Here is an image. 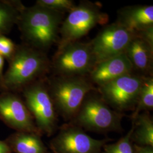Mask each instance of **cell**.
<instances>
[{"mask_svg":"<svg viewBox=\"0 0 153 153\" xmlns=\"http://www.w3.org/2000/svg\"><path fill=\"white\" fill-rule=\"evenodd\" d=\"M133 67L126 53L115 56L97 63L90 73L92 83L100 86L116 79L132 73Z\"/></svg>","mask_w":153,"mask_h":153,"instance_id":"7c38bea8","label":"cell"},{"mask_svg":"<svg viewBox=\"0 0 153 153\" xmlns=\"http://www.w3.org/2000/svg\"><path fill=\"white\" fill-rule=\"evenodd\" d=\"M47 83L55 107L67 119L76 115L87 95L95 88L85 76H56Z\"/></svg>","mask_w":153,"mask_h":153,"instance_id":"3957f363","label":"cell"},{"mask_svg":"<svg viewBox=\"0 0 153 153\" xmlns=\"http://www.w3.org/2000/svg\"><path fill=\"white\" fill-rule=\"evenodd\" d=\"M116 22L133 35L153 26V6H126L118 11Z\"/></svg>","mask_w":153,"mask_h":153,"instance_id":"4fadbf2b","label":"cell"},{"mask_svg":"<svg viewBox=\"0 0 153 153\" xmlns=\"http://www.w3.org/2000/svg\"><path fill=\"white\" fill-rule=\"evenodd\" d=\"M17 44L6 35H0V55L8 61L11 60L15 53Z\"/></svg>","mask_w":153,"mask_h":153,"instance_id":"44dd1931","label":"cell"},{"mask_svg":"<svg viewBox=\"0 0 153 153\" xmlns=\"http://www.w3.org/2000/svg\"><path fill=\"white\" fill-rule=\"evenodd\" d=\"M134 35L142 39L151 48L153 49V26L146 28Z\"/></svg>","mask_w":153,"mask_h":153,"instance_id":"7402d4cb","label":"cell"},{"mask_svg":"<svg viewBox=\"0 0 153 153\" xmlns=\"http://www.w3.org/2000/svg\"><path fill=\"white\" fill-rule=\"evenodd\" d=\"M123 115L111 108L101 98L86 97L76 113V120L79 126L95 131L120 130Z\"/></svg>","mask_w":153,"mask_h":153,"instance_id":"52a82bcc","label":"cell"},{"mask_svg":"<svg viewBox=\"0 0 153 153\" xmlns=\"http://www.w3.org/2000/svg\"><path fill=\"white\" fill-rule=\"evenodd\" d=\"M4 59L0 55V92H4L5 88L4 86Z\"/></svg>","mask_w":153,"mask_h":153,"instance_id":"603a6c76","label":"cell"},{"mask_svg":"<svg viewBox=\"0 0 153 153\" xmlns=\"http://www.w3.org/2000/svg\"><path fill=\"white\" fill-rule=\"evenodd\" d=\"M0 119L19 132L36 134L39 131L25 102L16 93H0Z\"/></svg>","mask_w":153,"mask_h":153,"instance_id":"8fae6325","label":"cell"},{"mask_svg":"<svg viewBox=\"0 0 153 153\" xmlns=\"http://www.w3.org/2000/svg\"><path fill=\"white\" fill-rule=\"evenodd\" d=\"M95 65L90 43L78 41L58 47L51 69L56 76H84L90 74Z\"/></svg>","mask_w":153,"mask_h":153,"instance_id":"5b68a950","label":"cell"},{"mask_svg":"<svg viewBox=\"0 0 153 153\" xmlns=\"http://www.w3.org/2000/svg\"><path fill=\"white\" fill-rule=\"evenodd\" d=\"M153 108V78L146 76L139 93L137 104L132 119L135 118L143 111H149Z\"/></svg>","mask_w":153,"mask_h":153,"instance_id":"ac0fdd59","label":"cell"},{"mask_svg":"<svg viewBox=\"0 0 153 153\" xmlns=\"http://www.w3.org/2000/svg\"><path fill=\"white\" fill-rule=\"evenodd\" d=\"M24 6L20 1L0 0V35H6L16 25Z\"/></svg>","mask_w":153,"mask_h":153,"instance_id":"2e32d148","label":"cell"},{"mask_svg":"<svg viewBox=\"0 0 153 153\" xmlns=\"http://www.w3.org/2000/svg\"><path fill=\"white\" fill-rule=\"evenodd\" d=\"M63 16L36 4L25 6L16 23L23 43L45 52L59 42Z\"/></svg>","mask_w":153,"mask_h":153,"instance_id":"6da1fadb","label":"cell"},{"mask_svg":"<svg viewBox=\"0 0 153 153\" xmlns=\"http://www.w3.org/2000/svg\"><path fill=\"white\" fill-rule=\"evenodd\" d=\"M145 76L131 73L98 86L101 98L117 112L134 109Z\"/></svg>","mask_w":153,"mask_h":153,"instance_id":"ba28073f","label":"cell"},{"mask_svg":"<svg viewBox=\"0 0 153 153\" xmlns=\"http://www.w3.org/2000/svg\"><path fill=\"white\" fill-rule=\"evenodd\" d=\"M106 142L90 137L78 126H67L52 141V148L55 153H100Z\"/></svg>","mask_w":153,"mask_h":153,"instance_id":"30bf717a","label":"cell"},{"mask_svg":"<svg viewBox=\"0 0 153 153\" xmlns=\"http://www.w3.org/2000/svg\"><path fill=\"white\" fill-rule=\"evenodd\" d=\"M108 21V15L97 4L90 2H81L69 13L62 22L58 47L78 42L96 26L104 25Z\"/></svg>","mask_w":153,"mask_h":153,"instance_id":"277c9868","label":"cell"},{"mask_svg":"<svg viewBox=\"0 0 153 153\" xmlns=\"http://www.w3.org/2000/svg\"><path fill=\"white\" fill-rule=\"evenodd\" d=\"M125 53L133 69L145 74V76L151 73L153 70V49L142 39L134 35Z\"/></svg>","mask_w":153,"mask_h":153,"instance_id":"5bb4252c","label":"cell"},{"mask_svg":"<svg viewBox=\"0 0 153 153\" xmlns=\"http://www.w3.org/2000/svg\"><path fill=\"white\" fill-rule=\"evenodd\" d=\"M10 148L5 142L0 141V153H10Z\"/></svg>","mask_w":153,"mask_h":153,"instance_id":"d4e9b609","label":"cell"},{"mask_svg":"<svg viewBox=\"0 0 153 153\" xmlns=\"http://www.w3.org/2000/svg\"><path fill=\"white\" fill-rule=\"evenodd\" d=\"M51 69L45 53L26 44H17L4 76L5 91L21 92L30 84L44 78Z\"/></svg>","mask_w":153,"mask_h":153,"instance_id":"7a4b0ae2","label":"cell"},{"mask_svg":"<svg viewBox=\"0 0 153 153\" xmlns=\"http://www.w3.org/2000/svg\"><path fill=\"white\" fill-rule=\"evenodd\" d=\"M35 4L62 14L64 12L69 13L76 6L72 0H38Z\"/></svg>","mask_w":153,"mask_h":153,"instance_id":"ffe728a7","label":"cell"},{"mask_svg":"<svg viewBox=\"0 0 153 153\" xmlns=\"http://www.w3.org/2000/svg\"><path fill=\"white\" fill-rule=\"evenodd\" d=\"M134 153H153V147L142 146L136 144L133 145Z\"/></svg>","mask_w":153,"mask_h":153,"instance_id":"cb8c5ba5","label":"cell"},{"mask_svg":"<svg viewBox=\"0 0 153 153\" xmlns=\"http://www.w3.org/2000/svg\"><path fill=\"white\" fill-rule=\"evenodd\" d=\"M133 35L117 22L105 26L90 42L96 64L124 53Z\"/></svg>","mask_w":153,"mask_h":153,"instance_id":"9c48e42d","label":"cell"},{"mask_svg":"<svg viewBox=\"0 0 153 153\" xmlns=\"http://www.w3.org/2000/svg\"><path fill=\"white\" fill-rule=\"evenodd\" d=\"M12 146L16 153H46V148L37 134L19 132L12 139Z\"/></svg>","mask_w":153,"mask_h":153,"instance_id":"e0dca14e","label":"cell"},{"mask_svg":"<svg viewBox=\"0 0 153 153\" xmlns=\"http://www.w3.org/2000/svg\"><path fill=\"white\" fill-rule=\"evenodd\" d=\"M133 129L134 123L132 121L131 129L125 136L122 137L115 143L104 145V153H134L131 140Z\"/></svg>","mask_w":153,"mask_h":153,"instance_id":"d6986e66","label":"cell"},{"mask_svg":"<svg viewBox=\"0 0 153 153\" xmlns=\"http://www.w3.org/2000/svg\"><path fill=\"white\" fill-rule=\"evenodd\" d=\"M21 92L38 131L51 134L57 126V116L47 81L44 78L39 79L24 88Z\"/></svg>","mask_w":153,"mask_h":153,"instance_id":"8992f818","label":"cell"},{"mask_svg":"<svg viewBox=\"0 0 153 153\" xmlns=\"http://www.w3.org/2000/svg\"><path fill=\"white\" fill-rule=\"evenodd\" d=\"M134 129L131 135L132 141L142 146L153 147V121L147 112L140 113L132 119Z\"/></svg>","mask_w":153,"mask_h":153,"instance_id":"9a60e30c","label":"cell"}]
</instances>
